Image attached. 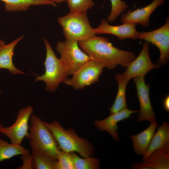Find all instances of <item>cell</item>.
<instances>
[{"instance_id": "cell-1", "label": "cell", "mask_w": 169, "mask_h": 169, "mask_svg": "<svg viewBox=\"0 0 169 169\" xmlns=\"http://www.w3.org/2000/svg\"><path fill=\"white\" fill-rule=\"evenodd\" d=\"M78 43L91 60L103 64L109 69H114L118 65L126 67L136 58L133 52L116 48L103 37L95 35Z\"/></svg>"}, {"instance_id": "cell-5", "label": "cell", "mask_w": 169, "mask_h": 169, "mask_svg": "<svg viewBox=\"0 0 169 169\" xmlns=\"http://www.w3.org/2000/svg\"><path fill=\"white\" fill-rule=\"evenodd\" d=\"M44 41L46 49L44 62L45 72L44 74L37 76L34 82L43 81L45 83V90L54 92L59 84L68 78V75L63 63L55 55L49 42L45 38Z\"/></svg>"}, {"instance_id": "cell-4", "label": "cell", "mask_w": 169, "mask_h": 169, "mask_svg": "<svg viewBox=\"0 0 169 169\" xmlns=\"http://www.w3.org/2000/svg\"><path fill=\"white\" fill-rule=\"evenodd\" d=\"M66 40L78 42L95 35L87 12H70L58 19Z\"/></svg>"}, {"instance_id": "cell-31", "label": "cell", "mask_w": 169, "mask_h": 169, "mask_svg": "<svg viewBox=\"0 0 169 169\" xmlns=\"http://www.w3.org/2000/svg\"><path fill=\"white\" fill-rule=\"evenodd\" d=\"M3 126V125L1 124V123H0V133L1 132V129L2 128V127Z\"/></svg>"}, {"instance_id": "cell-8", "label": "cell", "mask_w": 169, "mask_h": 169, "mask_svg": "<svg viewBox=\"0 0 169 169\" xmlns=\"http://www.w3.org/2000/svg\"><path fill=\"white\" fill-rule=\"evenodd\" d=\"M138 39L151 43L157 47L160 56L157 61L160 65L166 64L169 58V18L167 17L165 24L161 27L149 32H139Z\"/></svg>"}, {"instance_id": "cell-24", "label": "cell", "mask_w": 169, "mask_h": 169, "mask_svg": "<svg viewBox=\"0 0 169 169\" xmlns=\"http://www.w3.org/2000/svg\"><path fill=\"white\" fill-rule=\"evenodd\" d=\"M56 169H75L73 159L70 153L59 149L56 154Z\"/></svg>"}, {"instance_id": "cell-22", "label": "cell", "mask_w": 169, "mask_h": 169, "mask_svg": "<svg viewBox=\"0 0 169 169\" xmlns=\"http://www.w3.org/2000/svg\"><path fill=\"white\" fill-rule=\"evenodd\" d=\"M32 169H56L57 160L43 152L32 151Z\"/></svg>"}, {"instance_id": "cell-6", "label": "cell", "mask_w": 169, "mask_h": 169, "mask_svg": "<svg viewBox=\"0 0 169 169\" xmlns=\"http://www.w3.org/2000/svg\"><path fill=\"white\" fill-rule=\"evenodd\" d=\"M56 50L64 65L68 75H72L83 64L91 60L79 45L78 42L66 40L59 41Z\"/></svg>"}, {"instance_id": "cell-14", "label": "cell", "mask_w": 169, "mask_h": 169, "mask_svg": "<svg viewBox=\"0 0 169 169\" xmlns=\"http://www.w3.org/2000/svg\"><path fill=\"white\" fill-rule=\"evenodd\" d=\"M139 110H132L125 108L115 113L110 114L106 118L101 120H96L94 122L95 126L100 131H105L109 133L115 140H119L117 131V124L119 122L129 118L134 113L138 112Z\"/></svg>"}, {"instance_id": "cell-29", "label": "cell", "mask_w": 169, "mask_h": 169, "mask_svg": "<svg viewBox=\"0 0 169 169\" xmlns=\"http://www.w3.org/2000/svg\"><path fill=\"white\" fill-rule=\"evenodd\" d=\"M54 3L56 2L58 3H60L64 1H66L67 0H50Z\"/></svg>"}, {"instance_id": "cell-9", "label": "cell", "mask_w": 169, "mask_h": 169, "mask_svg": "<svg viewBox=\"0 0 169 169\" xmlns=\"http://www.w3.org/2000/svg\"><path fill=\"white\" fill-rule=\"evenodd\" d=\"M33 109L29 106L20 109L14 123L8 127L3 126L1 130L7 137L11 143L21 145L25 137L27 138L29 132L28 122L32 115Z\"/></svg>"}, {"instance_id": "cell-2", "label": "cell", "mask_w": 169, "mask_h": 169, "mask_svg": "<svg viewBox=\"0 0 169 169\" xmlns=\"http://www.w3.org/2000/svg\"><path fill=\"white\" fill-rule=\"evenodd\" d=\"M44 123L51 132L61 150L68 153L77 152L84 158L93 155L94 148L92 144L78 136L73 129H65L56 120Z\"/></svg>"}, {"instance_id": "cell-21", "label": "cell", "mask_w": 169, "mask_h": 169, "mask_svg": "<svg viewBox=\"0 0 169 169\" xmlns=\"http://www.w3.org/2000/svg\"><path fill=\"white\" fill-rule=\"evenodd\" d=\"M29 154V151L21 145L9 143L0 138V162L15 156Z\"/></svg>"}, {"instance_id": "cell-12", "label": "cell", "mask_w": 169, "mask_h": 169, "mask_svg": "<svg viewBox=\"0 0 169 169\" xmlns=\"http://www.w3.org/2000/svg\"><path fill=\"white\" fill-rule=\"evenodd\" d=\"M136 24L131 23H124L119 25L109 24L107 21L103 19L99 26L94 29L95 34H106L113 35L120 40L130 38L138 39L139 32L136 28Z\"/></svg>"}, {"instance_id": "cell-13", "label": "cell", "mask_w": 169, "mask_h": 169, "mask_svg": "<svg viewBox=\"0 0 169 169\" xmlns=\"http://www.w3.org/2000/svg\"><path fill=\"white\" fill-rule=\"evenodd\" d=\"M165 0H154L147 6L136 10L129 9L123 14L120 20L123 23L140 24L146 27L150 25L149 18L156 8L162 4Z\"/></svg>"}, {"instance_id": "cell-10", "label": "cell", "mask_w": 169, "mask_h": 169, "mask_svg": "<svg viewBox=\"0 0 169 169\" xmlns=\"http://www.w3.org/2000/svg\"><path fill=\"white\" fill-rule=\"evenodd\" d=\"M149 43L144 42L142 49L138 56L131 62L126 70L122 74L123 77L129 81L137 76H145L150 70L159 68L161 65L154 64L149 54Z\"/></svg>"}, {"instance_id": "cell-26", "label": "cell", "mask_w": 169, "mask_h": 169, "mask_svg": "<svg viewBox=\"0 0 169 169\" xmlns=\"http://www.w3.org/2000/svg\"><path fill=\"white\" fill-rule=\"evenodd\" d=\"M70 12H87L94 6L93 0H67Z\"/></svg>"}, {"instance_id": "cell-32", "label": "cell", "mask_w": 169, "mask_h": 169, "mask_svg": "<svg viewBox=\"0 0 169 169\" xmlns=\"http://www.w3.org/2000/svg\"><path fill=\"white\" fill-rule=\"evenodd\" d=\"M1 93V90H0V97Z\"/></svg>"}, {"instance_id": "cell-23", "label": "cell", "mask_w": 169, "mask_h": 169, "mask_svg": "<svg viewBox=\"0 0 169 169\" xmlns=\"http://www.w3.org/2000/svg\"><path fill=\"white\" fill-rule=\"evenodd\" d=\"M73 159L75 169H98L100 164L99 159L90 156L82 158L74 152L70 153Z\"/></svg>"}, {"instance_id": "cell-18", "label": "cell", "mask_w": 169, "mask_h": 169, "mask_svg": "<svg viewBox=\"0 0 169 169\" xmlns=\"http://www.w3.org/2000/svg\"><path fill=\"white\" fill-rule=\"evenodd\" d=\"M169 143V123L164 121L161 125H159L154 134L143 156V161L145 160L153 151L160 149Z\"/></svg>"}, {"instance_id": "cell-19", "label": "cell", "mask_w": 169, "mask_h": 169, "mask_svg": "<svg viewBox=\"0 0 169 169\" xmlns=\"http://www.w3.org/2000/svg\"><path fill=\"white\" fill-rule=\"evenodd\" d=\"M4 3L5 10L10 11H24L31 5H48L56 7L55 3L50 0H0Z\"/></svg>"}, {"instance_id": "cell-20", "label": "cell", "mask_w": 169, "mask_h": 169, "mask_svg": "<svg viewBox=\"0 0 169 169\" xmlns=\"http://www.w3.org/2000/svg\"><path fill=\"white\" fill-rule=\"evenodd\" d=\"M114 77L118 83V89L114 103L110 108V114L119 111L128 107L126 100L125 91L129 81L123 78L121 74H115Z\"/></svg>"}, {"instance_id": "cell-7", "label": "cell", "mask_w": 169, "mask_h": 169, "mask_svg": "<svg viewBox=\"0 0 169 169\" xmlns=\"http://www.w3.org/2000/svg\"><path fill=\"white\" fill-rule=\"evenodd\" d=\"M105 67L100 63L91 60L76 71L71 78H68L64 83L75 90L82 89L97 82Z\"/></svg>"}, {"instance_id": "cell-3", "label": "cell", "mask_w": 169, "mask_h": 169, "mask_svg": "<svg viewBox=\"0 0 169 169\" xmlns=\"http://www.w3.org/2000/svg\"><path fill=\"white\" fill-rule=\"evenodd\" d=\"M27 138L29 140L32 151L45 153L57 160L56 154L59 149L51 132L38 116L32 115Z\"/></svg>"}, {"instance_id": "cell-27", "label": "cell", "mask_w": 169, "mask_h": 169, "mask_svg": "<svg viewBox=\"0 0 169 169\" xmlns=\"http://www.w3.org/2000/svg\"><path fill=\"white\" fill-rule=\"evenodd\" d=\"M20 158L23 160L22 166L18 169H32V158L31 155H21Z\"/></svg>"}, {"instance_id": "cell-15", "label": "cell", "mask_w": 169, "mask_h": 169, "mask_svg": "<svg viewBox=\"0 0 169 169\" xmlns=\"http://www.w3.org/2000/svg\"><path fill=\"white\" fill-rule=\"evenodd\" d=\"M142 162L134 163L133 169H169V143L152 152Z\"/></svg>"}, {"instance_id": "cell-28", "label": "cell", "mask_w": 169, "mask_h": 169, "mask_svg": "<svg viewBox=\"0 0 169 169\" xmlns=\"http://www.w3.org/2000/svg\"><path fill=\"white\" fill-rule=\"evenodd\" d=\"M163 106L165 110L167 112L169 111V95H167L164 99Z\"/></svg>"}, {"instance_id": "cell-16", "label": "cell", "mask_w": 169, "mask_h": 169, "mask_svg": "<svg viewBox=\"0 0 169 169\" xmlns=\"http://www.w3.org/2000/svg\"><path fill=\"white\" fill-rule=\"evenodd\" d=\"M157 125V122L154 120L141 132L131 136L133 148L136 154L143 156L145 155Z\"/></svg>"}, {"instance_id": "cell-30", "label": "cell", "mask_w": 169, "mask_h": 169, "mask_svg": "<svg viewBox=\"0 0 169 169\" xmlns=\"http://www.w3.org/2000/svg\"><path fill=\"white\" fill-rule=\"evenodd\" d=\"M4 42L0 39V47L5 45Z\"/></svg>"}, {"instance_id": "cell-25", "label": "cell", "mask_w": 169, "mask_h": 169, "mask_svg": "<svg viewBox=\"0 0 169 169\" xmlns=\"http://www.w3.org/2000/svg\"><path fill=\"white\" fill-rule=\"evenodd\" d=\"M111 4V9L107 20L111 23L115 21L118 17L128 8V6L124 1L110 0Z\"/></svg>"}, {"instance_id": "cell-17", "label": "cell", "mask_w": 169, "mask_h": 169, "mask_svg": "<svg viewBox=\"0 0 169 169\" xmlns=\"http://www.w3.org/2000/svg\"><path fill=\"white\" fill-rule=\"evenodd\" d=\"M23 37L24 35L22 36L10 43L0 47V69H7L13 74H25L14 66L13 61L14 48Z\"/></svg>"}, {"instance_id": "cell-11", "label": "cell", "mask_w": 169, "mask_h": 169, "mask_svg": "<svg viewBox=\"0 0 169 169\" xmlns=\"http://www.w3.org/2000/svg\"><path fill=\"white\" fill-rule=\"evenodd\" d=\"M144 78V76H139L133 78L136 85L140 105L137 121L147 120L151 123L155 120L156 116L150 98V85L146 84Z\"/></svg>"}]
</instances>
